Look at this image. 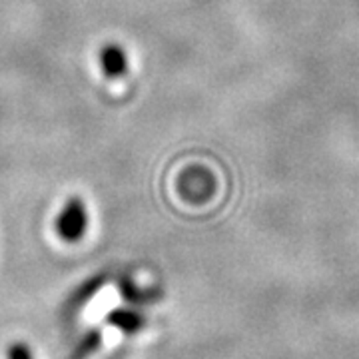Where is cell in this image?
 <instances>
[{
  "label": "cell",
  "mask_w": 359,
  "mask_h": 359,
  "mask_svg": "<svg viewBox=\"0 0 359 359\" xmlns=\"http://www.w3.org/2000/svg\"><path fill=\"white\" fill-rule=\"evenodd\" d=\"M88 228V212L86 205L82 202V198H70L60 210L58 218H56V233L60 240H65L68 244L80 242L86 233Z\"/></svg>",
  "instance_id": "1"
},
{
  "label": "cell",
  "mask_w": 359,
  "mask_h": 359,
  "mask_svg": "<svg viewBox=\"0 0 359 359\" xmlns=\"http://www.w3.org/2000/svg\"><path fill=\"white\" fill-rule=\"evenodd\" d=\"M100 66L106 78H122L128 70L126 52L118 44H106L100 52Z\"/></svg>",
  "instance_id": "2"
},
{
  "label": "cell",
  "mask_w": 359,
  "mask_h": 359,
  "mask_svg": "<svg viewBox=\"0 0 359 359\" xmlns=\"http://www.w3.org/2000/svg\"><path fill=\"white\" fill-rule=\"evenodd\" d=\"M106 320H108L110 325L118 327L122 334H138L142 327H144V323H146L144 316L132 308L114 309V311H110V313H108V318H106Z\"/></svg>",
  "instance_id": "3"
},
{
  "label": "cell",
  "mask_w": 359,
  "mask_h": 359,
  "mask_svg": "<svg viewBox=\"0 0 359 359\" xmlns=\"http://www.w3.org/2000/svg\"><path fill=\"white\" fill-rule=\"evenodd\" d=\"M100 341H102V334H100V332H96V330L88 332V334L80 339V344H78L76 349H74V353H72V359L88 358L90 353H94V351L100 347Z\"/></svg>",
  "instance_id": "4"
},
{
  "label": "cell",
  "mask_w": 359,
  "mask_h": 359,
  "mask_svg": "<svg viewBox=\"0 0 359 359\" xmlns=\"http://www.w3.org/2000/svg\"><path fill=\"white\" fill-rule=\"evenodd\" d=\"M102 285H104V278H92L88 283H84V285L78 290L76 294H74V302H76V304H84V302H88L90 297L96 294Z\"/></svg>",
  "instance_id": "5"
},
{
  "label": "cell",
  "mask_w": 359,
  "mask_h": 359,
  "mask_svg": "<svg viewBox=\"0 0 359 359\" xmlns=\"http://www.w3.org/2000/svg\"><path fill=\"white\" fill-rule=\"evenodd\" d=\"M120 290H122V294H124V297H126L128 302H136V304L146 302V295L142 294L140 290L130 282V280H124V282L120 283Z\"/></svg>",
  "instance_id": "6"
},
{
  "label": "cell",
  "mask_w": 359,
  "mask_h": 359,
  "mask_svg": "<svg viewBox=\"0 0 359 359\" xmlns=\"http://www.w3.org/2000/svg\"><path fill=\"white\" fill-rule=\"evenodd\" d=\"M6 359H34V355L28 349V346H25L22 341H18V344H13V346L8 347Z\"/></svg>",
  "instance_id": "7"
}]
</instances>
